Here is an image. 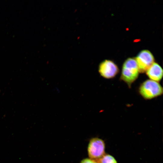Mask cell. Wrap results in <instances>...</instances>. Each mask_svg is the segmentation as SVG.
<instances>
[{"label": "cell", "mask_w": 163, "mask_h": 163, "mask_svg": "<svg viewBox=\"0 0 163 163\" xmlns=\"http://www.w3.org/2000/svg\"><path fill=\"white\" fill-rule=\"evenodd\" d=\"M138 65L135 59L129 58L123 64L120 79L125 82L129 88L137 79L139 73Z\"/></svg>", "instance_id": "obj_1"}, {"label": "cell", "mask_w": 163, "mask_h": 163, "mask_svg": "<svg viewBox=\"0 0 163 163\" xmlns=\"http://www.w3.org/2000/svg\"><path fill=\"white\" fill-rule=\"evenodd\" d=\"M138 91L144 99L149 100L162 95L163 90L162 87L158 82L148 79L141 84Z\"/></svg>", "instance_id": "obj_2"}, {"label": "cell", "mask_w": 163, "mask_h": 163, "mask_svg": "<svg viewBox=\"0 0 163 163\" xmlns=\"http://www.w3.org/2000/svg\"><path fill=\"white\" fill-rule=\"evenodd\" d=\"M105 144L103 140L98 137L92 138L89 142L87 147L89 158L99 160L105 154Z\"/></svg>", "instance_id": "obj_3"}, {"label": "cell", "mask_w": 163, "mask_h": 163, "mask_svg": "<svg viewBox=\"0 0 163 163\" xmlns=\"http://www.w3.org/2000/svg\"><path fill=\"white\" fill-rule=\"evenodd\" d=\"M139 72H145L154 62V58L152 53L149 50H144L141 51L135 59Z\"/></svg>", "instance_id": "obj_4"}, {"label": "cell", "mask_w": 163, "mask_h": 163, "mask_svg": "<svg viewBox=\"0 0 163 163\" xmlns=\"http://www.w3.org/2000/svg\"><path fill=\"white\" fill-rule=\"evenodd\" d=\"M99 72L102 77L110 79L114 78L117 75L119 69L117 65L113 61L106 60L100 63Z\"/></svg>", "instance_id": "obj_5"}, {"label": "cell", "mask_w": 163, "mask_h": 163, "mask_svg": "<svg viewBox=\"0 0 163 163\" xmlns=\"http://www.w3.org/2000/svg\"><path fill=\"white\" fill-rule=\"evenodd\" d=\"M145 72L148 77L152 80L158 82L162 78V69L157 63L154 62Z\"/></svg>", "instance_id": "obj_6"}, {"label": "cell", "mask_w": 163, "mask_h": 163, "mask_svg": "<svg viewBox=\"0 0 163 163\" xmlns=\"http://www.w3.org/2000/svg\"><path fill=\"white\" fill-rule=\"evenodd\" d=\"M97 160L99 163H117L114 157L108 154H105L102 157Z\"/></svg>", "instance_id": "obj_7"}, {"label": "cell", "mask_w": 163, "mask_h": 163, "mask_svg": "<svg viewBox=\"0 0 163 163\" xmlns=\"http://www.w3.org/2000/svg\"><path fill=\"white\" fill-rule=\"evenodd\" d=\"M80 163H99L97 160L86 158L82 160Z\"/></svg>", "instance_id": "obj_8"}]
</instances>
